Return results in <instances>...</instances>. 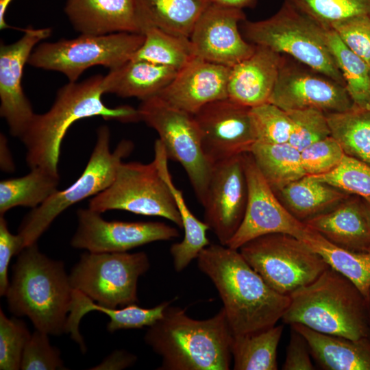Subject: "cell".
Returning a JSON list of instances; mask_svg holds the SVG:
<instances>
[{"mask_svg":"<svg viewBox=\"0 0 370 370\" xmlns=\"http://www.w3.org/2000/svg\"><path fill=\"white\" fill-rule=\"evenodd\" d=\"M197 259L199 269L217 290L233 335L264 330L282 319L289 295L271 288L238 249L210 244Z\"/></svg>","mask_w":370,"mask_h":370,"instance_id":"1","label":"cell"},{"mask_svg":"<svg viewBox=\"0 0 370 370\" xmlns=\"http://www.w3.org/2000/svg\"><path fill=\"white\" fill-rule=\"evenodd\" d=\"M232 339L223 308L209 319L197 320L171 304L144 336L162 358L158 370H228Z\"/></svg>","mask_w":370,"mask_h":370,"instance_id":"2","label":"cell"},{"mask_svg":"<svg viewBox=\"0 0 370 370\" xmlns=\"http://www.w3.org/2000/svg\"><path fill=\"white\" fill-rule=\"evenodd\" d=\"M103 78L97 75L81 82H69L58 90L47 112L34 114L20 138L30 169L42 167L59 174L61 144L67 130L77 121L96 116L123 123L140 121L137 108L127 105L109 108L104 104Z\"/></svg>","mask_w":370,"mask_h":370,"instance_id":"3","label":"cell"},{"mask_svg":"<svg viewBox=\"0 0 370 370\" xmlns=\"http://www.w3.org/2000/svg\"><path fill=\"white\" fill-rule=\"evenodd\" d=\"M73 288L64 262L41 253L35 243L18 254L5 297L9 310L27 317L49 335L66 332Z\"/></svg>","mask_w":370,"mask_h":370,"instance_id":"4","label":"cell"},{"mask_svg":"<svg viewBox=\"0 0 370 370\" xmlns=\"http://www.w3.org/2000/svg\"><path fill=\"white\" fill-rule=\"evenodd\" d=\"M357 288L331 267L316 280L289 295L290 304L282 320L314 331L352 340L365 336Z\"/></svg>","mask_w":370,"mask_h":370,"instance_id":"5","label":"cell"},{"mask_svg":"<svg viewBox=\"0 0 370 370\" xmlns=\"http://www.w3.org/2000/svg\"><path fill=\"white\" fill-rule=\"evenodd\" d=\"M246 40L285 53L298 62L345 86V81L326 42L325 29L318 22L284 1L271 16L241 23Z\"/></svg>","mask_w":370,"mask_h":370,"instance_id":"6","label":"cell"},{"mask_svg":"<svg viewBox=\"0 0 370 370\" xmlns=\"http://www.w3.org/2000/svg\"><path fill=\"white\" fill-rule=\"evenodd\" d=\"M110 137L109 128L106 125L99 127L95 145L80 177L66 189L58 190L25 217L18 233L23 241V249L36 243L66 209L100 193L112 183L123 159L131 153L134 144L130 140H121L111 152Z\"/></svg>","mask_w":370,"mask_h":370,"instance_id":"7","label":"cell"},{"mask_svg":"<svg viewBox=\"0 0 370 370\" xmlns=\"http://www.w3.org/2000/svg\"><path fill=\"white\" fill-rule=\"evenodd\" d=\"M144 38L143 34L131 32L80 34L72 39L38 44L27 64L37 69L60 72L69 82H75L92 66L99 65L111 70L131 60Z\"/></svg>","mask_w":370,"mask_h":370,"instance_id":"8","label":"cell"},{"mask_svg":"<svg viewBox=\"0 0 370 370\" xmlns=\"http://www.w3.org/2000/svg\"><path fill=\"white\" fill-rule=\"evenodd\" d=\"M238 250L271 288L285 295L309 284L329 267L306 243L287 234L260 236Z\"/></svg>","mask_w":370,"mask_h":370,"instance_id":"9","label":"cell"},{"mask_svg":"<svg viewBox=\"0 0 370 370\" xmlns=\"http://www.w3.org/2000/svg\"><path fill=\"white\" fill-rule=\"evenodd\" d=\"M137 109L140 121L158 134L169 160L182 166L202 205L213 165L203 150L194 116L168 104L157 95L141 101Z\"/></svg>","mask_w":370,"mask_h":370,"instance_id":"10","label":"cell"},{"mask_svg":"<svg viewBox=\"0 0 370 370\" xmlns=\"http://www.w3.org/2000/svg\"><path fill=\"white\" fill-rule=\"evenodd\" d=\"M150 267L146 253L87 251L73 267L69 280L73 289L96 303L111 308L137 304L139 277Z\"/></svg>","mask_w":370,"mask_h":370,"instance_id":"11","label":"cell"},{"mask_svg":"<svg viewBox=\"0 0 370 370\" xmlns=\"http://www.w3.org/2000/svg\"><path fill=\"white\" fill-rule=\"evenodd\" d=\"M88 208L101 214L121 210L160 217L182 229L175 199L154 160L147 164L122 162L112 183L91 198Z\"/></svg>","mask_w":370,"mask_h":370,"instance_id":"12","label":"cell"},{"mask_svg":"<svg viewBox=\"0 0 370 370\" xmlns=\"http://www.w3.org/2000/svg\"><path fill=\"white\" fill-rule=\"evenodd\" d=\"M247 201L243 220L227 246L238 249L262 235L283 233L303 241L312 229L294 217L274 194L256 166L250 153L243 154Z\"/></svg>","mask_w":370,"mask_h":370,"instance_id":"13","label":"cell"},{"mask_svg":"<svg viewBox=\"0 0 370 370\" xmlns=\"http://www.w3.org/2000/svg\"><path fill=\"white\" fill-rule=\"evenodd\" d=\"M193 116L203 150L212 165L249 153L256 142L251 108L228 97L205 105Z\"/></svg>","mask_w":370,"mask_h":370,"instance_id":"14","label":"cell"},{"mask_svg":"<svg viewBox=\"0 0 370 370\" xmlns=\"http://www.w3.org/2000/svg\"><path fill=\"white\" fill-rule=\"evenodd\" d=\"M269 102L286 112L314 108L328 114L354 107L344 86L283 56Z\"/></svg>","mask_w":370,"mask_h":370,"instance_id":"15","label":"cell"},{"mask_svg":"<svg viewBox=\"0 0 370 370\" xmlns=\"http://www.w3.org/2000/svg\"><path fill=\"white\" fill-rule=\"evenodd\" d=\"M77 215L78 225L71 244L90 252H125L180 236L177 229L162 222L108 221L89 208L79 209Z\"/></svg>","mask_w":370,"mask_h":370,"instance_id":"16","label":"cell"},{"mask_svg":"<svg viewBox=\"0 0 370 370\" xmlns=\"http://www.w3.org/2000/svg\"><path fill=\"white\" fill-rule=\"evenodd\" d=\"M247 185L243 154L213 164L206 198L204 221L219 243L227 245L246 208Z\"/></svg>","mask_w":370,"mask_h":370,"instance_id":"17","label":"cell"},{"mask_svg":"<svg viewBox=\"0 0 370 370\" xmlns=\"http://www.w3.org/2000/svg\"><path fill=\"white\" fill-rule=\"evenodd\" d=\"M245 20L243 10L210 1L189 37L195 57L230 68L249 57L256 45L239 32Z\"/></svg>","mask_w":370,"mask_h":370,"instance_id":"18","label":"cell"},{"mask_svg":"<svg viewBox=\"0 0 370 370\" xmlns=\"http://www.w3.org/2000/svg\"><path fill=\"white\" fill-rule=\"evenodd\" d=\"M51 34V29L28 26L16 41L0 46V115L12 136L21 138L35 113L22 87V76L34 48Z\"/></svg>","mask_w":370,"mask_h":370,"instance_id":"19","label":"cell"},{"mask_svg":"<svg viewBox=\"0 0 370 370\" xmlns=\"http://www.w3.org/2000/svg\"><path fill=\"white\" fill-rule=\"evenodd\" d=\"M230 71V67L195 57L157 96L194 115L205 105L227 97Z\"/></svg>","mask_w":370,"mask_h":370,"instance_id":"20","label":"cell"},{"mask_svg":"<svg viewBox=\"0 0 370 370\" xmlns=\"http://www.w3.org/2000/svg\"><path fill=\"white\" fill-rule=\"evenodd\" d=\"M282 59L281 54L256 45L251 55L230 68L227 97L249 108L269 102Z\"/></svg>","mask_w":370,"mask_h":370,"instance_id":"21","label":"cell"},{"mask_svg":"<svg viewBox=\"0 0 370 370\" xmlns=\"http://www.w3.org/2000/svg\"><path fill=\"white\" fill-rule=\"evenodd\" d=\"M64 12L79 34H141L134 0H66Z\"/></svg>","mask_w":370,"mask_h":370,"instance_id":"22","label":"cell"},{"mask_svg":"<svg viewBox=\"0 0 370 370\" xmlns=\"http://www.w3.org/2000/svg\"><path fill=\"white\" fill-rule=\"evenodd\" d=\"M304 223L338 247L370 252V224L360 197L349 196L332 210Z\"/></svg>","mask_w":370,"mask_h":370,"instance_id":"23","label":"cell"},{"mask_svg":"<svg viewBox=\"0 0 370 370\" xmlns=\"http://www.w3.org/2000/svg\"><path fill=\"white\" fill-rule=\"evenodd\" d=\"M169 301H164L151 308H144L137 304L118 308H111L95 303L92 299L79 291L73 289L69 314L66 321V333L78 345L82 352L86 351V345L79 332V323L88 312L96 310L101 312L110 318L107 330L114 332L120 330L138 329L149 327L160 319Z\"/></svg>","mask_w":370,"mask_h":370,"instance_id":"24","label":"cell"},{"mask_svg":"<svg viewBox=\"0 0 370 370\" xmlns=\"http://www.w3.org/2000/svg\"><path fill=\"white\" fill-rule=\"evenodd\" d=\"M153 160L175 199L182 222V229L184 230L182 241L173 243L170 248L174 269L180 272L185 269L192 260L197 258L199 253L210 244L207 237V231L210 228L204 221H200L192 213L185 201L182 192L173 182L168 166L169 158L159 139L155 142Z\"/></svg>","mask_w":370,"mask_h":370,"instance_id":"25","label":"cell"},{"mask_svg":"<svg viewBox=\"0 0 370 370\" xmlns=\"http://www.w3.org/2000/svg\"><path fill=\"white\" fill-rule=\"evenodd\" d=\"M177 71L169 67L139 60H130L103 76L104 93L136 97L141 101L157 95Z\"/></svg>","mask_w":370,"mask_h":370,"instance_id":"26","label":"cell"},{"mask_svg":"<svg viewBox=\"0 0 370 370\" xmlns=\"http://www.w3.org/2000/svg\"><path fill=\"white\" fill-rule=\"evenodd\" d=\"M291 328L306 340L311 355L326 370H370V345L363 338L352 340L314 331L302 324Z\"/></svg>","mask_w":370,"mask_h":370,"instance_id":"27","label":"cell"},{"mask_svg":"<svg viewBox=\"0 0 370 370\" xmlns=\"http://www.w3.org/2000/svg\"><path fill=\"white\" fill-rule=\"evenodd\" d=\"M141 34L153 27L190 37L198 18L210 0H134Z\"/></svg>","mask_w":370,"mask_h":370,"instance_id":"28","label":"cell"},{"mask_svg":"<svg viewBox=\"0 0 370 370\" xmlns=\"http://www.w3.org/2000/svg\"><path fill=\"white\" fill-rule=\"evenodd\" d=\"M278 192L286 208L302 222L332 210L350 196L310 175L288 184Z\"/></svg>","mask_w":370,"mask_h":370,"instance_id":"29","label":"cell"},{"mask_svg":"<svg viewBox=\"0 0 370 370\" xmlns=\"http://www.w3.org/2000/svg\"><path fill=\"white\" fill-rule=\"evenodd\" d=\"M250 154L262 175L273 190L306 175L300 151L289 143L269 144L256 142Z\"/></svg>","mask_w":370,"mask_h":370,"instance_id":"30","label":"cell"},{"mask_svg":"<svg viewBox=\"0 0 370 370\" xmlns=\"http://www.w3.org/2000/svg\"><path fill=\"white\" fill-rule=\"evenodd\" d=\"M30 169L23 177L0 182V215L17 206L34 209L58 190L59 174L42 167Z\"/></svg>","mask_w":370,"mask_h":370,"instance_id":"31","label":"cell"},{"mask_svg":"<svg viewBox=\"0 0 370 370\" xmlns=\"http://www.w3.org/2000/svg\"><path fill=\"white\" fill-rule=\"evenodd\" d=\"M282 331V325H274L254 333L233 335L234 369H278L277 349Z\"/></svg>","mask_w":370,"mask_h":370,"instance_id":"32","label":"cell"},{"mask_svg":"<svg viewBox=\"0 0 370 370\" xmlns=\"http://www.w3.org/2000/svg\"><path fill=\"white\" fill-rule=\"evenodd\" d=\"M304 242L321 255L330 267L347 278L365 299L370 298V252L338 247L312 229Z\"/></svg>","mask_w":370,"mask_h":370,"instance_id":"33","label":"cell"},{"mask_svg":"<svg viewBox=\"0 0 370 370\" xmlns=\"http://www.w3.org/2000/svg\"><path fill=\"white\" fill-rule=\"evenodd\" d=\"M331 135L345 154L370 166V107L326 114Z\"/></svg>","mask_w":370,"mask_h":370,"instance_id":"34","label":"cell"},{"mask_svg":"<svg viewBox=\"0 0 370 370\" xmlns=\"http://www.w3.org/2000/svg\"><path fill=\"white\" fill-rule=\"evenodd\" d=\"M143 34L144 41L132 60L150 62L178 71L195 57L188 37L153 27L144 29Z\"/></svg>","mask_w":370,"mask_h":370,"instance_id":"35","label":"cell"},{"mask_svg":"<svg viewBox=\"0 0 370 370\" xmlns=\"http://www.w3.org/2000/svg\"><path fill=\"white\" fill-rule=\"evenodd\" d=\"M326 42L345 81V87L358 108L370 107V66L352 51L332 28L325 29Z\"/></svg>","mask_w":370,"mask_h":370,"instance_id":"36","label":"cell"},{"mask_svg":"<svg viewBox=\"0 0 370 370\" xmlns=\"http://www.w3.org/2000/svg\"><path fill=\"white\" fill-rule=\"evenodd\" d=\"M284 1L326 28L355 16H370V0Z\"/></svg>","mask_w":370,"mask_h":370,"instance_id":"37","label":"cell"},{"mask_svg":"<svg viewBox=\"0 0 370 370\" xmlns=\"http://www.w3.org/2000/svg\"><path fill=\"white\" fill-rule=\"evenodd\" d=\"M310 176L349 195L370 199V166L346 154L332 171Z\"/></svg>","mask_w":370,"mask_h":370,"instance_id":"38","label":"cell"},{"mask_svg":"<svg viewBox=\"0 0 370 370\" xmlns=\"http://www.w3.org/2000/svg\"><path fill=\"white\" fill-rule=\"evenodd\" d=\"M256 142L269 144L288 143L292 121L288 112L269 102L251 108Z\"/></svg>","mask_w":370,"mask_h":370,"instance_id":"39","label":"cell"},{"mask_svg":"<svg viewBox=\"0 0 370 370\" xmlns=\"http://www.w3.org/2000/svg\"><path fill=\"white\" fill-rule=\"evenodd\" d=\"M31 334L21 319L8 318L0 309V369H21L25 347Z\"/></svg>","mask_w":370,"mask_h":370,"instance_id":"40","label":"cell"},{"mask_svg":"<svg viewBox=\"0 0 370 370\" xmlns=\"http://www.w3.org/2000/svg\"><path fill=\"white\" fill-rule=\"evenodd\" d=\"M287 112L293 125L288 143L299 151L331 136L326 113L324 112L307 108Z\"/></svg>","mask_w":370,"mask_h":370,"instance_id":"41","label":"cell"},{"mask_svg":"<svg viewBox=\"0 0 370 370\" xmlns=\"http://www.w3.org/2000/svg\"><path fill=\"white\" fill-rule=\"evenodd\" d=\"M300 154L306 175H318L336 168L345 153L341 145L331 135L306 147Z\"/></svg>","mask_w":370,"mask_h":370,"instance_id":"42","label":"cell"},{"mask_svg":"<svg viewBox=\"0 0 370 370\" xmlns=\"http://www.w3.org/2000/svg\"><path fill=\"white\" fill-rule=\"evenodd\" d=\"M59 349L50 344L49 334L36 330L23 350L21 369H65Z\"/></svg>","mask_w":370,"mask_h":370,"instance_id":"43","label":"cell"},{"mask_svg":"<svg viewBox=\"0 0 370 370\" xmlns=\"http://www.w3.org/2000/svg\"><path fill=\"white\" fill-rule=\"evenodd\" d=\"M331 28L352 51L370 65V16L348 18Z\"/></svg>","mask_w":370,"mask_h":370,"instance_id":"44","label":"cell"},{"mask_svg":"<svg viewBox=\"0 0 370 370\" xmlns=\"http://www.w3.org/2000/svg\"><path fill=\"white\" fill-rule=\"evenodd\" d=\"M23 249L21 236L10 232L3 215H0V295L5 296L10 285L8 267L12 257Z\"/></svg>","mask_w":370,"mask_h":370,"instance_id":"45","label":"cell"},{"mask_svg":"<svg viewBox=\"0 0 370 370\" xmlns=\"http://www.w3.org/2000/svg\"><path fill=\"white\" fill-rule=\"evenodd\" d=\"M286 349L283 370H314V366L310 358V351L305 338L292 328Z\"/></svg>","mask_w":370,"mask_h":370,"instance_id":"46","label":"cell"},{"mask_svg":"<svg viewBox=\"0 0 370 370\" xmlns=\"http://www.w3.org/2000/svg\"><path fill=\"white\" fill-rule=\"evenodd\" d=\"M136 361L135 355L125 350H116L91 369L120 370L132 366Z\"/></svg>","mask_w":370,"mask_h":370,"instance_id":"47","label":"cell"},{"mask_svg":"<svg viewBox=\"0 0 370 370\" xmlns=\"http://www.w3.org/2000/svg\"><path fill=\"white\" fill-rule=\"evenodd\" d=\"M1 168L3 171H12L14 168L5 136L1 134Z\"/></svg>","mask_w":370,"mask_h":370,"instance_id":"48","label":"cell"},{"mask_svg":"<svg viewBox=\"0 0 370 370\" xmlns=\"http://www.w3.org/2000/svg\"><path fill=\"white\" fill-rule=\"evenodd\" d=\"M210 1L223 6L241 10L254 8L258 3V0H210Z\"/></svg>","mask_w":370,"mask_h":370,"instance_id":"49","label":"cell"},{"mask_svg":"<svg viewBox=\"0 0 370 370\" xmlns=\"http://www.w3.org/2000/svg\"><path fill=\"white\" fill-rule=\"evenodd\" d=\"M12 0H0V29L9 28L10 26L5 22V15L8 6Z\"/></svg>","mask_w":370,"mask_h":370,"instance_id":"50","label":"cell"},{"mask_svg":"<svg viewBox=\"0 0 370 370\" xmlns=\"http://www.w3.org/2000/svg\"><path fill=\"white\" fill-rule=\"evenodd\" d=\"M362 201L365 205L367 218L370 224V199H362Z\"/></svg>","mask_w":370,"mask_h":370,"instance_id":"51","label":"cell"},{"mask_svg":"<svg viewBox=\"0 0 370 370\" xmlns=\"http://www.w3.org/2000/svg\"><path fill=\"white\" fill-rule=\"evenodd\" d=\"M369 66H370V65H369Z\"/></svg>","mask_w":370,"mask_h":370,"instance_id":"52","label":"cell"}]
</instances>
